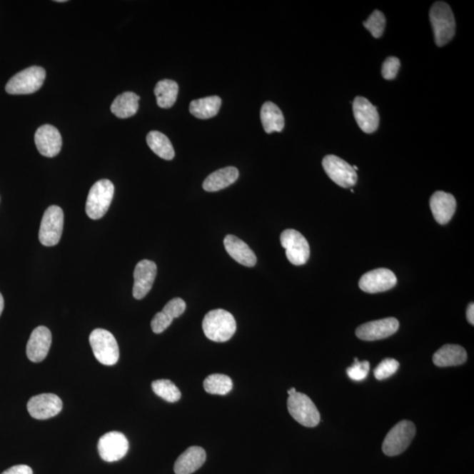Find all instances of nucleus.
<instances>
[{
    "label": "nucleus",
    "instance_id": "c756f323",
    "mask_svg": "<svg viewBox=\"0 0 474 474\" xmlns=\"http://www.w3.org/2000/svg\"><path fill=\"white\" fill-rule=\"evenodd\" d=\"M151 388L156 395L168 403H177L181 398V392L173 382L169 380H158L152 382Z\"/></svg>",
    "mask_w": 474,
    "mask_h": 474
},
{
    "label": "nucleus",
    "instance_id": "b1692460",
    "mask_svg": "<svg viewBox=\"0 0 474 474\" xmlns=\"http://www.w3.org/2000/svg\"><path fill=\"white\" fill-rule=\"evenodd\" d=\"M261 121L263 129L267 133L281 132L285 126L284 116L281 110L274 103L267 101L261 109Z\"/></svg>",
    "mask_w": 474,
    "mask_h": 474
},
{
    "label": "nucleus",
    "instance_id": "c9c22d12",
    "mask_svg": "<svg viewBox=\"0 0 474 474\" xmlns=\"http://www.w3.org/2000/svg\"><path fill=\"white\" fill-rule=\"evenodd\" d=\"M173 321V319L171 316L163 311L156 313L151 321L153 332L156 334L162 333V332L167 330V328H169Z\"/></svg>",
    "mask_w": 474,
    "mask_h": 474
},
{
    "label": "nucleus",
    "instance_id": "9d476101",
    "mask_svg": "<svg viewBox=\"0 0 474 474\" xmlns=\"http://www.w3.org/2000/svg\"><path fill=\"white\" fill-rule=\"evenodd\" d=\"M323 166L331 181L343 188H349L355 186L358 181L357 171H354L351 164L338 156L334 155L325 156Z\"/></svg>",
    "mask_w": 474,
    "mask_h": 474
},
{
    "label": "nucleus",
    "instance_id": "ea45409f",
    "mask_svg": "<svg viewBox=\"0 0 474 474\" xmlns=\"http://www.w3.org/2000/svg\"><path fill=\"white\" fill-rule=\"evenodd\" d=\"M297 393L296 389L294 388H292L291 389H289L288 391V393L289 396L293 395H294V393Z\"/></svg>",
    "mask_w": 474,
    "mask_h": 474
},
{
    "label": "nucleus",
    "instance_id": "4c0bfd02",
    "mask_svg": "<svg viewBox=\"0 0 474 474\" xmlns=\"http://www.w3.org/2000/svg\"><path fill=\"white\" fill-rule=\"evenodd\" d=\"M466 318H468L470 324H474V304L471 303L468 306V311H466Z\"/></svg>",
    "mask_w": 474,
    "mask_h": 474
},
{
    "label": "nucleus",
    "instance_id": "aec40b11",
    "mask_svg": "<svg viewBox=\"0 0 474 474\" xmlns=\"http://www.w3.org/2000/svg\"><path fill=\"white\" fill-rule=\"evenodd\" d=\"M224 246L231 257L240 265L253 267L257 263V257L248 244L233 235L225 237Z\"/></svg>",
    "mask_w": 474,
    "mask_h": 474
},
{
    "label": "nucleus",
    "instance_id": "ddd939ff",
    "mask_svg": "<svg viewBox=\"0 0 474 474\" xmlns=\"http://www.w3.org/2000/svg\"><path fill=\"white\" fill-rule=\"evenodd\" d=\"M397 284L395 274L392 271L380 268L370 271L359 281V288L365 293H377L388 291Z\"/></svg>",
    "mask_w": 474,
    "mask_h": 474
},
{
    "label": "nucleus",
    "instance_id": "6e6552de",
    "mask_svg": "<svg viewBox=\"0 0 474 474\" xmlns=\"http://www.w3.org/2000/svg\"><path fill=\"white\" fill-rule=\"evenodd\" d=\"M64 212L57 206H51L46 210L41 219L39 240L44 246H55L59 243L64 229Z\"/></svg>",
    "mask_w": 474,
    "mask_h": 474
},
{
    "label": "nucleus",
    "instance_id": "412c9836",
    "mask_svg": "<svg viewBox=\"0 0 474 474\" xmlns=\"http://www.w3.org/2000/svg\"><path fill=\"white\" fill-rule=\"evenodd\" d=\"M206 454L204 449L192 446L178 458L174 465L176 474H192L204 465Z\"/></svg>",
    "mask_w": 474,
    "mask_h": 474
},
{
    "label": "nucleus",
    "instance_id": "393cba45",
    "mask_svg": "<svg viewBox=\"0 0 474 474\" xmlns=\"http://www.w3.org/2000/svg\"><path fill=\"white\" fill-rule=\"evenodd\" d=\"M138 95L127 91L118 95L111 105V111L118 118H127L135 116L139 109Z\"/></svg>",
    "mask_w": 474,
    "mask_h": 474
},
{
    "label": "nucleus",
    "instance_id": "dca6fc26",
    "mask_svg": "<svg viewBox=\"0 0 474 474\" xmlns=\"http://www.w3.org/2000/svg\"><path fill=\"white\" fill-rule=\"evenodd\" d=\"M34 141L38 151L47 158H54L62 148V136L52 125H44L38 128Z\"/></svg>",
    "mask_w": 474,
    "mask_h": 474
},
{
    "label": "nucleus",
    "instance_id": "c85d7f7f",
    "mask_svg": "<svg viewBox=\"0 0 474 474\" xmlns=\"http://www.w3.org/2000/svg\"><path fill=\"white\" fill-rule=\"evenodd\" d=\"M203 385L206 392L211 395H225L233 388L231 378L224 374H212L206 377Z\"/></svg>",
    "mask_w": 474,
    "mask_h": 474
},
{
    "label": "nucleus",
    "instance_id": "72a5a7b5",
    "mask_svg": "<svg viewBox=\"0 0 474 474\" xmlns=\"http://www.w3.org/2000/svg\"><path fill=\"white\" fill-rule=\"evenodd\" d=\"M400 67V62L397 57L390 56L385 59L382 65V76L387 80H393L396 78Z\"/></svg>",
    "mask_w": 474,
    "mask_h": 474
},
{
    "label": "nucleus",
    "instance_id": "f8f14e48",
    "mask_svg": "<svg viewBox=\"0 0 474 474\" xmlns=\"http://www.w3.org/2000/svg\"><path fill=\"white\" fill-rule=\"evenodd\" d=\"M62 400L54 393H41L32 397L28 403V411L33 418L46 420L62 411Z\"/></svg>",
    "mask_w": 474,
    "mask_h": 474
},
{
    "label": "nucleus",
    "instance_id": "4468645a",
    "mask_svg": "<svg viewBox=\"0 0 474 474\" xmlns=\"http://www.w3.org/2000/svg\"><path fill=\"white\" fill-rule=\"evenodd\" d=\"M398 320L390 318L373 321L362 324L356 331L358 338L364 341H376L389 338L399 330Z\"/></svg>",
    "mask_w": 474,
    "mask_h": 474
},
{
    "label": "nucleus",
    "instance_id": "f03ea898",
    "mask_svg": "<svg viewBox=\"0 0 474 474\" xmlns=\"http://www.w3.org/2000/svg\"><path fill=\"white\" fill-rule=\"evenodd\" d=\"M430 20L433 29L435 43L443 47L450 43L456 31V22L448 4L435 2L430 11Z\"/></svg>",
    "mask_w": 474,
    "mask_h": 474
},
{
    "label": "nucleus",
    "instance_id": "39448f33",
    "mask_svg": "<svg viewBox=\"0 0 474 474\" xmlns=\"http://www.w3.org/2000/svg\"><path fill=\"white\" fill-rule=\"evenodd\" d=\"M46 79L44 68L32 66L19 72L6 84V91L11 95H24L36 93L43 86Z\"/></svg>",
    "mask_w": 474,
    "mask_h": 474
},
{
    "label": "nucleus",
    "instance_id": "58836bf2",
    "mask_svg": "<svg viewBox=\"0 0 474 474\" xmlns=\"http://www.w3.org/2000/svg\"><path fill=\"white\" fill-rule=\"evenodd\" d=\"M4 306H5V301H4L2 294L0 293V316H1V313L4 311Z\"/></svg>",
    "mask_w": 474,
    "mask_h": 474
},
{
    "label": "nucleus",
    "instance_id": "f257e3e1",
    "mask_svg": "<svg viewBox=\"0 0 474 474\" xmlns=\"http://www.w3.org/2000/svg\"><path fill=\"white\" fill-rule=\"evenodd\" d=\"M202 328L209 340L224 343L236 333V323L231 313L224 309H215L206 313L202 322Z\"/></svg>",
    "mask_w": 474,
    "mask_h": 474
},
{
    "label": "nucleus",
    "instance_id": "a878e982",
    "mask_svg": "<svg viewBox=\"0 0 474 474\" xmlns=\"http://www.w3.org/2000/svg\"><path fill=\"white\" fill-rule=\"evenodd\" d=\"M154 93L156 103L159 108L171 109L177 101L178 94V84L173 80L163 79L156 84Z\"/></svg>",
    "mask_w": 474,
    "mask_h": 474
},
{
    "label": "nucleus",
    "instance_id": "7ed1b4c3",
    "mask_svg": "<svg viewBox=\"0 0 474 474\" xmlns=\"http://www.w3.org/2000/svg\"><path fill=\"white\" fill-rule=\"evenodd\" d=\"M114 194V183L109 179H101L95 183L88 194L86 215L93 220L101 219L109 211Z\"/></svg>",
    "mask_w": 474,
    "mask_h": 474
},
{
    "label": "nucleus",
    "instance_id": "f3484780",
    "mask_svg": "<svg viewBox=\"0 0 474 474\" xmlns=\"http://www.w3.org/2000/svg\"><path fill=\"white\" fill-rule=\"evenodd\" d=\"M52 336L51 331L44 326L34 328L26 345V356L30 361H44L51 349Z\"/></svg>",
    "mask_w": 474,
    "mask_h": 474
},
{
    "label": "nucleus",
    "instance_id": "bb28decb",
    "mask_svg": "<svg viewBox=\"0 0 474 474\" xmlns=\"http://www.w3.org/2000/svg\"><path fill=\"white\" fill-rule=\"evenodd\" d=\"M221 99L218 96H210L196 99L191 102L190 113L193 116L206 120L216 116L221 109Z\"/></svg>",
    "mask_w": 474,
    "mask_h": 474
},
{
    "label": "nucleus",
    "instance_id": "1a4fd4ad",
    "mask_svg": "<svg viewBox=\"0 0 474 474\" xmlns=\"http://www.w3.org/2000/svg\"><path fill=\"white\" fill-rule=\"evenodd\" d=\"M281 246L286 258L294 266H303L311 257V247L307 239L296 229H286L281 236Z\"/></svg>",
    "mask_w": 474,
    "mask_h": 474
},
{
    "label": "nucleus",
    "instance_id": "473e14b6",
    "mask_svg": "<svg viewBox=\"0 0 474 474\" xmlns=\"http://www.w3.org/2000/svg\"><path fill=\"white\" fill-rule=\"evenodd\" d=\"M370 370V363L368 361L359 362L355 358V363L347 369L348 376L353 380L361 381L368 375Z\"/></svg>",
    "mask_w": 474,
    "mask_h": 474
},
{
    "label": "nucleus",
    "instance_id": "a211bd4d",
    "mask_svg": "<svg viewBox=\"0 0 474 474\" xmlns=\"http://www.w3.org/2000/svg\"><path fill=\"white\" fill-rule=\"evenodd\" d=\"M356 121L363 131L367 133L375 132L380 125V116L375 106L364 97H357L353 102Z\"/></svg>",
    "mask_w": 474,
    "mask_h": 474
},
{
    "label": "nucleus",
    "instance_id": "4be33fe9",
    "mask_svg": "<svg viewBox=\"0 0 474 474\" xmlns=\"http://www.w3.org/2000/svg\"><path fill=\"white\" fill-rule=\"evenodd\" d=\"M468 359V353L463 347L457 345H445L433 356V363L438 367L463 365Z\"/></svg>",
    "mask_w": 474,
    "mask_h": 474
},
{
    "label": "nucleus",
    "instance_id": "6ab92c4d",
    "mask_svg": "<svg viewBox=\"0 0 474 474\" xmlns=\"http://www.w3.org/2000/svg\"><path fill=\"white\" fill-rule=\"evenodd\" d=\"M430 205L434 219L441 225L448 223L452 220L457 208V202L453 195L441 191L432 195Z\"/></svg>",
    "mask_w": 474,
    "mask_h": 474
},
{
    "label": "nucleus",
    "instance_id": "9b49d317",
    "mask_svg": "<svg viewBox=\"0 0 474 474\" xmlns=\"http://www.w3.org/2000/svg\"><path fill=\"white\" fill-rule=\"evenodd\" d=\"M128 448L127 438L118 431L109 432L102 435L98 443L99 456L106 462L121 460L128 453Z\"/></svg>",
    "mask_w": 474,
    "mask_h": 474
},
{
    "label": "nucleus",
    "instance_id": "7c9ffc66",
    "mask_svg": "<svg viewBox=\"0 0 474 474\" xmlns=\"http://www.w3.org/2000/svg\"><path fill=\"white\" fill-rule=\"evenodd\" d=\"M364 26L372 34L374 38H380L384 33L385 28V15L380 11L375 10L367 21L364 22Z\"/></svg>",
    "mask_w": 474,
    "mask_h": 474
},
{
    "label": "nucleus",
    "instance_id": "2eb2a0df",
    "mask_svg": "<svg viewBox=\"0 0 474 474\" xmlns=\"http://www.w3.org/2000/svg\"><path fill=\"white\" fill-rule=\"evenodd\" d=\"M158 267L151 260H141L137 263L133 271V296L136 300L143 299L151 291L154 284Z\"/></svg>",
    "mask_w": 474,
    "mask_h": 474
},
{
    "label": "nucleus",
    "instance_id": "20e7f679",
    "mask_svg": "<svg viewBox=\"0 0 474 474\" xmlns=\"http://www.w3.org/2000/svg\"><path fill=\"white\" fill-rule=\"evenodd\" d=\"M90 345L95 358L105 365H116L120 358V351L116 338L111 332L96 328L91 332Z\"/></svg>",
    "mask_w": 474,
    "mask_h": 474
},
{
    "label": "nucleus",
    "instance_id": "2f4dec72",
    "mask_svg": "<svg viewBox=\"0 0 474 474\" xmlns=\"http://www.w3.org/2000/svg\"><path fill=\"white\" fill-rule=\"evenodd\" d=\"M399 362L393 358H385L374 370V376L378 380H383L391 377L399 369Z\"/></svg>",
    "mask_w": 474,
    "mask_h": 474
},
{
    "label": "nucleus",
    "instance_id": "5701e85b",
    "mask_svg": "<svg viewBox=\"0 0 474 474\" xmlns=\"http://www.w3.org/2000/svg\"><path fill=\"white\" fill-rule=\"evenodd\" d=\"M238 177L239 171L236 167L223 168L210 174L205 179L203 188L206 192H218L231 186Z\"/></svg>",
    "mask_w": 474,
    "mask_h": 474
},
{
    "label": "nucleus",
    "instance_id": "f704fd0d",
    "mask_svg": "<svg viewBox=\"0 0 474 474\" xmlns=\"http://www.w3.org/2000/svg\"><path fill=\"white\" fill-rule=\"evenodd\" d=\"M186 308V304L185 301L181 299V298H174V299L171 300L164 306L162 311L167 313L168 316L174 320L182 316Z\"/></svg>",
    "mask_w": 474,
    "mask_h": 474
},
{
    "label": "nucleus",
    "instance_id": "0eeeda50",
    "mask_svg": "<svg viewBox=\"0 0 474 474\" xmlns=\"http://www.w3.org/2000/svg\"><path fill=\"white\" fill-rule=\"evenodd\" d=\"M288 408L292 418L301 425L308 428L318 425L321 420L320 413L312 400L304 393L297 392L290 395Z\"/></svg>",
    "mask_w": 474,
    "mask_h": 474
},
{
    "label": "nucleus",
    "instance_id": "cd10ccee",
    "mask_svg": "<svg viewBox=\"0 0 474 474\" xmlns=\"http://www.w3.org/2000/svg\"><path fill=\"white\" fill-rule=\"evenodd\" d=\"M147 143L151 150L164 160H173L175 151L171 141L166 135L158 131L148 133Z\"/></svg>",
    "mask_w": 474,
    "mask_h": 474
},
{
    "label": "nucleus",
    "instance_id": "e433bc0d",
    "mask_svg": "<svg viewBox=\"0 0 474 474\" xmlns=\"http://www.w3.org/2000/svg\"><path fill=\"white\" fill-rule=\"evenodd\" d=\"M1 474H33V470L29 465H18L6 470Z\"/></svg>",
    "mask_w": 474,
    "mask_h": 474
},
{
    "label": "nucleus",
    "instance_id": "423d86ee",
    "mask_svg": "<svg viewBox=\"0 0 474 474\" xmlns=\"http://www.w3.org/2000/svg\"><path fill=\"white\" fill-rule=\"evenodd\" d=\"M415 424L403 420L393 427L385 437L382 445L383 453L389 457L403 453L410 446L415 435Z\"/></svg>",
    "mask_w": 474,
    "mask_h": 474
}]
</instances>
